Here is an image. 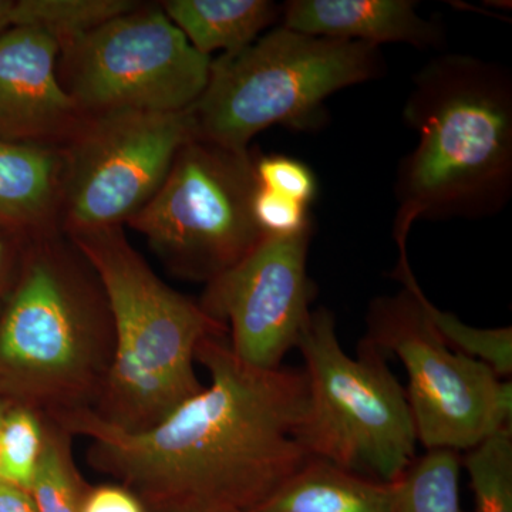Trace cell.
<instances>
[{"instance_id":"6da1fadb","label":"cell","mask_w":512,"mask_h":512,"mask_svg":"<svg viewBox=\"0 0 512 512\" xmlns=\"http://www.w3.org/2000/svg\"><path fill=\"white\" fill-rule=\"evenodd\" d=\"M227 338L201 340L195 362L210 386L157 426L128 433L94 412L57 424L89 440V467L130 488L150 512L258 510L312 458L298 439L308 380L303 370L247 365Z\"/></svg>"},{"instance_id":"7a4b0ae2","label":"cell","mask_w":512,"mask_h":512,"mask_svg":"<svg viewBox=\"0 0 512 512\" xmlns=\"http://www.w3.org/2000/svg\"><path fill=\"white\" fill-rule=\"evenodd\" d=\"M114 325L93 266L62 229L29 237L0 311V399L57 421L94 412Z\"/></svg>"},{"instance_id":"3957f363","label":"cell","mask_w":512,"mask_h":512,"mask_svg":"<svg viewBox=\"0 0 512 512\" xmlns=\"http://www.w3.org/2000/svg\"><path fill=\"white\" fill-rule=\"evenodd\" d=\"M403 114L419 144L397 175L400 251L420 218L484 217L507 204L512 80L505 67L467 55L439 57L417 73Z\"/></svg>"},{"instance_id":"277c9868","label":"cell","mask_w":512,"mask_h":512,"mask_svg":"<svg viewBox=\"0 0 512 512\" xmlns=\"http://www.w3.org/2000/svg\"><path fill=\"white\" fill-rule=\"evenodd\" d=\"M67 237L99 276L113 316V363L94 413L128 433L151 429L204 389L195 352L208 336L228 335L227 326L165 284L123 227Z\"/></svg>"},{"instance_id":"5b68a950","label":"cell","mask_w":512,"mask_h":512,"mask_svg":"<svg viewBox=\"0 0 512 512\" xmlns=\"http://www.w3.org/2000/svg\"><path fill=\"white\" fill-rule=\"evenodd\" d=\"M379 46L302 35L279 26L254 43L211 60L204 92L190 107L194 137L247 151L272 126L316 130L325 100L382 74Z\"/></svg>"},{"instance_id":"8992f818","label":"cell","mask_w":512,"mask_h":512,"mask_svg":"<svg viewBox=\"0 0 512 512\" xmlns=\"http://www.w3.org/2000/svg\"><path fill=\"white\" fill-rule=\"evenodd\" d=\"M296 349L305 360L308 404L298 430L309 457L396 483L416 461V427L406 389L369 339L357 357L340 345L326 308L311 312Z\"/></svg>"},{"instance_id":"52a82bcc","label":"cell","mask_w":512,"mask_h":512,"mask_svg":"<svg viewBox=\"0 0 512 512\" xmlns=\"http://www.w3.org/2000/svg\"><path fill=\"white\" fill-rule=\"evenodd\" d=\"M396 276L404 288L370 306L369 339L402 360L417 440L427 450H470L495 431L512 429V383L444 342L424 309V293L406 252Z\"/></svg>"},{"instance_id":"ba28073f","label":"cell","mask_w":512,"mask_h":512,"mask_svg":"<svg viewBox=\"0 0 512 512\" xmlns=\"http://www.w3.org/2000/svg\"><path fill=\"white\" fill-rule=\"evenodd\" d=\"M258 188L248 150L192 137L160 190L127 225L147 239L171 274L207 285L265 237L252 214Z\"/></svg>"},{"instance_id":"9c48e42d","label":"cell","mask_w":512,"mask_h":512,"mask_svg":"<svg viewBox=\"0 0 512 512\" xmlns=\"http://www.w3.org/2000/svg\"><path fill=\"white\" fill-rule=\"evenodd\" d=\"M210 67L161 6L140 5L60 47L57 73L86 116L177 113L204 92Z\"/></svg>"},{"instance_id":"30bf717a","label":"cell","mask_w":512,"mask_h":512,"mask_svg":"<svg viewBox=\"0 0 512 512\" xmlns=\"http://www.w3.org/2000/svg\"><path fill=\"white\" fill-rule=\"evenodd\" d=\"M192 137L190 110L87 116L63 146L60 229L73 235L123 227L160 190Z\"/></svg>"},{"instance_id":"8fae6325","label":"cell","mask_w":512,"mask_h":512,"mask_svg":"<svg viewBox=\"0 0 512 512\" xmlns=\"http://www.w3.org/2000/svg\"><path fill=\"white\" fill-rule=\"evenodd\" d=\"M311 237L312 229L292 237H264L205 286L202 311L227 326L232 352L249 366L278 369L298 345L315 296L306 272Z\"/></svg>"},{"instance_id":"7c38bea8","label":"cell","mask_w":512,"mask_h":512,"mask_svg":"<svg viewBox=\"0 0 512 512\" xmlns=\"http://www.w3.org/2000/svg\"><path fill=\"white\" fill-rule=\"evenodd\" d=\"M59 42L43 30L12 26L0 35V138L64 146L86 114L57 73Z\"/></svg>"},{"instance_id":"4fadbf2b","label":"cell","mask_w":512,"mask_h":512,"mask_svg":"<svg viewBox=\"0 0 512 512\" xmlns=\"http://www.w3.org/2000/svg\"><path fill=\"white\" fill-rule=\"evenodd\" d=\"M282 26L375 46L409 43L423 49L443 40L439 26L421 18L412 0H291L282 6Z\"/></svg>"},{"instance_id":"5bb4252c","label":"cell","mask_w":512,"mask_h":512,"mask_svg":"<svg viewBox=\"0 0 512 512\" xmlns=\"http://www.w3.org/2000/svg\"><path fill=\"white\" fill-rule=\"evenodd\" d=\"M64 148L0 138V228L33 237L60 228Z\"/></svg>"},{"instance_id":"9a60e30c","label":"cell","mask_w":512,"mask_h":512,"mask_svg":"<svg viewBox=\"0 0 512 512\" xmlns=\"http://www.w3.org/2000/svg\"><path fill=\"white\" fill-rule=\"evenodd\" d=\"M396 483L309 458L258 512H394Z\"/></svg>"},{"instance_id":"2e32d148","label":"cell","mask_w":512,"mask_h":512,"mask_svg":"<svg viewBox=\"0 0 512 512\" xmlns=\"http://www.w3.org/2000/svg\"><path fill=\"white\" fill-rule=\"evenodd\" d=\"M168 19L201 55L235 53L254 43L282 16V6L268 0H167Z\"/></svg>"},{"instance_id":"e0dca14e","label":"cell","mask_w":512,"mask_h":512,"mask_svg":"<svg viewBox=\"0 0 512 512\" xmlns=\"http://www.w3.org/2000/svg\"><path fill=\"white\" fill-rule=\"evenodd\" d=\"M140 5L133 0H19L13 26L43 30L62 47Z\"/></svg>"},{"instance_id":"ac0fdd59","label":"cell","mask_w":512,"mask_h":512,"mask_svg":"<svg viewBox=\"0 0 512 512\" xmlns=\"http://www.w3.org/2000/svg\"><path fill=\"white\" fill-rule=\"evenodd\" d=\"M73 439L55 421L46 420L45 448L30 488L37 512H82L89 483L74 460Z\"/></svg>"},{"instance_id":"d6986e66","label":"cell","mask_w":512,"mask_h":512,"mask_svg":"<svg viewBox=\"0 0 512 512\" xmlns=\"http://www.w3.org/2000/svg\"><path fill=\"white\" fill-rule=\"evenodd\" d=\"M458 480L456 451L430 450L396 481L394 512H461Z\"/></svg>"},{"instance_id":"ffe728a7","label":"cell","mask_w":512,"mask_h":512,"mask_svg":"<svg viewBox=\"0 0 512 512\" xmlns=\"http://www.w3.org/2000/svg\"><path fill=\"white\" fill-rule=\"evenodd\" d=\"M467 451L476 512H512V429L495 431Z\"/></svg>"},{"instance_id":"44dd1931","label":"cell","mask_w":512,"mask_h":512,"mask_svg":"<svg viewBox=\"0 0 512 512\" xmlns=\"http://www.w3.org/2000/svg\"><path fill=\"white\" fill-rule=\"evenodd\" d=\"M46 441V419L9 406L0 426V480L30 491Z\"/></svg>"},{"instance_id":"7402d4cb","label":"cell","mask_w":512,"mask_h":512,"mask_svg":"<svg viewBox=\"0 0 512 512\" xmlns=\"http://www.w3.org/2000/svg\"><path fill=\"white\" fill-rule=\"evenodd\" d=\"M424 309L434 329L450 348L490 366L498 377L512 373V328L480 329L440 311L424 296Z\"/></svg>"},{"instance_id":"603a6c76","label":"cell","mask_w":512,"mask_h":512,"mask_svg":"<svg viewBox=\"0 0 512 512\" xmlns=\"http://www.w3.org/2000/svg\"><path fill=\"white\" fill-rule=\"evenodd\" d=\"M255 173L259 187L284 195L303 205L311 204L318 192L315 174L308 165L285 156L255 157Z\"/></svg>"},{"instance_id":"cb8c5ba5","label":"cell","mask_w":512,"mask_h":512,"mask_svg":"<svg viewBox=\"0 0 512 512\" xmlns=\"http://www.w3.org/2000/svg\"><path fill=\"white\" fill-rule=\"evenodd\" d=\"M252 214L265 237H292L312 229L308 205L261 187L252 200Z\"/></svg>"},{"instance_id":"d4e9b609","label":"cell","mask_w":512,"mask_h":512,"mask_svg":"<svg viewBox=\"0 0 512 512\" xmlns=\"http://www.w3.org/2000/svg\"><path fill=\"white\" fill-rule=\"evenodd\" d=\"M82 512H150L130 488L120 483L87 485Z\"/></svg>"},{"instance_id":"484cf974","label":"cell","mask_w":512,"mask_h":512,"mask_svg":"<svg viewBox=\"0 0 512 512\" xmlns=\"http://www.w3.org/2000/svg\"><path fill=\"white\" fill-rule=\"evenodd\" d=\"M28 239L25 235L0 228V311L18 279Z\"/></svg>"},{"instance_id":"4316f807","label":"cell","mask_w":512,"mask_h":512,"mask_svg":"<svg viewBox=\"0 0 512 512\" xmlns=\"http://www.w3.org/2000/svg\"><path fill=\"white\" fill-rule=\"evenodd\" d=\"M0 512H37L30 491L0 480Z\"/></svg>"},{"instance_id":"83f0119b","label":"cell","mask_w":512,"mask_h":512,"mask_svg":"<svg viewBox=\"0 0 512 512\" xmlns=\"http://www.w3.org/2000/svg\"><path fill=\"white\" fill-rule=\"evenodd\" d=\"M13 6L12 0H0V35L13 26Z\"/></svg>"},{"instance_id":"f1b7e54d","label":"cell","mask_w":512,"mask_h":512,"mask_svg":"<svg viewBox=\"0 0 512 512\" xmlns=\"http://www.w3.org/2000/svg\"><path fill=\"white\" fill-rule=\"evenodd\" d=\"M9 404L5 400L0 399V426H2L3 416H5L6 410H8Z\"/></svg>"},{"instance_id":"f546056e","label":"cell","mask_w":512,"mask_h":512,"mask_svg":"<svg viewBox=\"0 0 512 512\" xmlns=\"http://www.w3.org/2000/svg\"><path fill=\"white\" fill-rule=\"evenodd\" d=\"M252 512H258V511H252Z\"/></svg>"}]
</instances>
